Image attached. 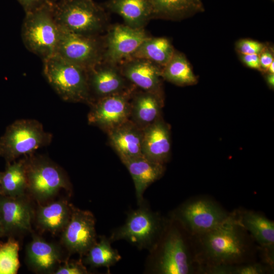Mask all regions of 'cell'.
Instances as JSON below:
<instances>
[{"label":"cell","instance_id":"22","mask_svg":"<svg viewBox=\"0 0 274 274\" xmlns=\"http://www.w3.org/2000/svg\"><path fill=\"white\" fill-rule=\"evenodd\" d=\"M26 252L28 262L38 271H51L61 261L58 248L38 236L33 237Z\"/></svg>","mask_w":274,"mask_h":274},{"label":"cell","instance_id":"33","mask_svg":"<svg viewBox=\"0 0 274 274\" xmlns=\"http://www.w3.org/2000/svg\"><path fill=\"white\" fill-rule=\"evenodd\" d=\"M55 274H86L88 271L81 260L66 261L54 272Z\"/></svg>","mask_w":274,"mask_h":274},{"label":"cell","instance_id":"7","mask_svg":"<svg viewBox=\"0 0 274 274\" xmlns=\"http://www.w3.org/2000/svg\"><path fill=\"white\" fill-rule=\"evenodd\" d=\"M104 35L86 36L61 29L55 54L86 70L103 60Z\"/></svg>","mask_w":274,"mask_h":274},{"label":"cell","instance_id":"15","mask_svg":"<svg viewBox=\"0 0 274 274\" xmlns=\"http://www.w3.org/2000/svg\"><path fill=\"white\" fill-rule=\"evenodd\" d=\"M125 79L136 88L160 94V66L144 59L130 58L118 64Z\"/></svg>","mask_w":274,"mask_h":274},{"label":"cell","instance_id":"32","mask_svg":"<svg viewBox=\"0 0 274 274\" xmlns=\"http://www.w3.org/2000/svg\"><path fill=\"white\" fill-rule=\"evenodd\" d=\"M236 49L241 54H257L265 48L264 45L256 41L243 39L236 43Z\"/></svg>","mask_w":274,"mask_h":274},{"label":"cell","instance_id":"25","mask_svg":"<svg viewBox=\"0 0 274 274\" xmlns=\"http://www.w3.org/2000/svg\"><path fill=\"white\" fill-rule=\"evenodd\" d=\"M71 206L61 200L42 206L37 212V221L44 229L55 233L62 231L71 216Z\"/></svg>","mask_w":274,"mask_h":274},{"label":"cell","instance_id":"31","mask_svg":"<svg viewBox=\"0 0 274 274\" xmlns=\"http://www.w3.org/2000/svg\"><path fill=\"white\" fill-rule=\"evenodd\" d=\"M267 271L265 266L255 263L239 266H231L229 264L214 265L210 268L209 271L215 274H262Z\"/></svg>","mask_w":274,"mask_h":274},{"label":"cell","instance_id":"10","mask_svg":"<svg viewBox=\"0 0 274 274\" xmlns=\"http://www.w3.org/2000/svg\"><path fill=\"white\" fill-rule=\"evenodd\" d=\"M150 36L145 28H134L125 24H110L104 35L105 49L102 61L120 64L131 58Z\"/></svg>","mask_w":274,"mask_h":274},{"label":"cell","instance_id":"21","mask_svg":"<svg viewBox=\"0 0 274 274\" xmlns=\"http://www.w3.org/2000/svg\"><path fill=\"white\" fill-rule=\"evenodd\" d=\"M133 181L139 203H142L143 193L146 188L162 176L163 164L151 161L140 156L122 161Z\"/></svg>","mask_w":274,"mask_h":274},{"label":"cell","instance_id":"17","mask_svg":"<svg viewBox=\"0 0 274 274\" xmlns=\"http://www.w3.org/2000/svg\"><path fill=\"white\" fill-rule=\"evenodd\" d=\"M109 142L122 161L144 156L142 153L143 129L130 120L107 132Z\"/></svg>","mask_w":274,"mask_h":274},{"label":"cell","instance_id":"8","mask_svg":"<svg viewBox=\"0 0 274 274\" xmlns=\"http://www.w3.org/2000/svg\"><path fill=\"white\" fill-rule=\"evenodd\" d=\"M135 88L93 101L87 116L88 123L107 133L129 120L131 97Z\"/></svg>","mask_w":274,"mask_h":274},{"label":"cell","instance_id":"6","mask_svg":"<svg viewBox=\"0 0 274 274\" xmlns=\"http://www.w3.org/2000/svg\"><path fill=\"white\" fill-rule=\"evenodd\" d=\"M24 158L27 190L37 199H47L61 189L68 188L69 182L63 170L49 159L33 153Z\"/></svg>","mask_w":274,"mask_h":274},{"label":"cell","instance_id":"23","mask_svg":"<svg viewBox=\"0 0 274 274\" xmlns=\"http://www.w3.org/2000/svg\"><path fill=\"white\" fill-rule=\"evenodd\" d=\"M152 19L179 20L203 10L201 0H149Z\"/></svg>","mask_w":274,"mask_h":274},{"label":"cell","instance_id":"14","mask_svg":"<svg viewBox=\"0 0 274 274\" xmlns=\"http://www.w3.org/2000/svg\"><path fill=\"white\" fill-rule=\"evenodd\" d=\"M192 270L185 243L176 230L168 234L157 263V271L163 274H188Z\"/></svg>","mask_w":274,"mask_h":274},{"label":"cell","instance_id":"38","mask_svg":"<svg viewBox=\"0 0 274 274\" xmlns=\"http://www.w3.org/2000/svg\"><path fill=\"white\" fill-rule=\"evenodd\" d=\"M267 70L270 74H273L274 73V61H273L268 66Z\"/></svg>","mask_w":274,"mask_h":274},{"label":"cell","instance_id":"36","mask_svg":"<svg viewBox=\"0 0 274 274\" xmlns=\"http://www.w3.org/2000/svg\"><path fill=\"white\" fill-rule=\"evenodd\" d=\"M261 68L267 70L269 65L273 61L272 53L265 48L259 55Z\"/></svg>","mask_w":274,"mask_h":274},{"label":"cell","instance_id":"11","mask_svg":"<svg viewBox=\"0 0 274 274\" xmlns=\"http://www.w3.org/2000/svg\"><path fill=\"white\" fill-rule=\"evenodd\" d=\"M71 206L70 220L62 230L61 241L72 253L86 254L96 242L95 218L89 211Z\"/></svg>","mask_w":274,"mask_h":274},{"label":"cell","instance_id":"30","mask_svg":"<svg viewBox=\"0 0 274 274\" xmlns=\"http://www.w3.org/2000/svg\"><path fill=\"white\" fill-rule=\"evenodd\" d=\"M19 244L13 237L0 242V274H16L20 266Z\"/></svg>","mask_w":274,"mask_h":274},{"label":"cell","instance_id":"16","mask_svg":"<svg viewBox=\"0 0 274 274\" xmlns=\"http://www.w3.org/2000/svg\"><path fill=\"white\" fill-rule=\"evenodd\" d=\"M32 210L23 196L0 195V224L4 235L31 229Z\"/></svg>","mask_w":274,"mask_h":274},{"label":"cell","instance_id":"39","mask_svg":"<svg viewBox=\"0 0 274 274\" xmlns=\"http://www.w3.org/2000/svg\"><path fill=\"white\" fill-rule=\"evenodd\" d=\"M3 172H0V195H2V180Z\"/></svg>","mask_w":274,"mask_h":274},{"label":"cell","instance_id":"9","mask_svg":"<svg viewBox=\"0 0 274 274\" xmlns=\"http://www.w3.org/2000/svg\"><path fill=\"white\" fill-rule=\"evenodd\" d=\"M179 219L191 232L202 235L227 221L231 216L211 200H191L178 211Z\"/></svg>","mask_w":274,"mask_h":274},{"label":"cell","instance_id":"18","mask_svg":"<svg viewBox=\"0 0 274 274\" xmlns=\"http://www.w3.org/2000/svg\"><path fill=\"white\" fill-rule=\"evenodd\" d=\"M170 150L169 132L159 119L143 129L142 153L148 160L163 164Z\"/></svg>","mask_w":274,"mask_h":274},{"label":"cell","instance_id":"19","mask_svg":"<svg viewBox=\"0 0 274 274\" xmlns=\"http://www.w3.org/2000/svg\"><path fill=\"white\" fill-rule=\"evenodd\" d=\"M130 119L144 129L159 119L160 94L135 88L130 100Z\"/></svg>","mask_w":274,"mask_h":274},{"label":"cell","instance_id":"34","mask_svg":"<svg viewBox=\"0 0 274 274\" xmlns=\"http://www.w3.org/2000/svg\"><path fill=\"white\" fill-rule=\"evenodd\" d=\"M25 13L30 12L53 0H17Z\"/></svg>","mask_w":274,"mask_h":274},{"label":"cell","instance_id":"1","mask_svg":"<svg viewBox=\"0 0 274 274\" xmlns=\"http://www.w3.org/2000/svg\"><path fill=\"white\" fill-rule=\"evenodd\" d=\"M53 8L61 28L73 33L100 36L110 25L105 8L92 0H53Z\"/></svg>","mask_w":274,"mask_h":274},{"label":"cell","instance_id":"5","mask_svg":"<svg viewBox=\"0 0 274 274\" xmlns=\"http://www.w3.org/2000/svg\"><path fill=\"white\" fill-rule=\"evenodd\" d=\"M241 223L231 217L227 221L201 235L207 256L217 264H230L246 252Z\"/></svg>","mask_w":274,"mask_h":274},{"label":"cell","instance_id":"20","mask_svg":"<svg viewBox=\"0 0 274 274\" xmlns=\"http://www.w3.org/2000/svg\"><path fill=\"white\" fill-rule=\"evenodd\" d=\"M104 8L120 16L124 24L134 28H145L152 19L149 0H109Z\"/></svg>","mask_w":274,"mask_h":274},{"label":"cell","instance_id":"4","mask_svg":"<svg viewBox=\"0 0 274 274\" xmlns=\"http://www.w3.org/2000/svg\"><path fill=\"white\" fill-rule=\"evenodd\" d=\"M52 139V134L45 131L39 121L17 120L7 126L0 138V156L6 162H11L21 156L30 155L38 149L49 145Z\"/></svg>","mask_w":274,"mask_h":274},{"label":"cell","instance_id":"40","mask_svg":"<svg viewBox=\"0 0 274 274\" xmlns=\"http://www.w3.org/2000/svg\"><path fill=\"white\" fill-rule=\"evenodd\" d=\"M4 236V234L2 229V228L1 227V225L0 224V237Z\"/></svg>","mask_w":274,"mask_h":274},{"label":"cell","instance_id":"2","mask_svg":"<svg viewBox=\"0 0 274 274\" xmlns=\"http://www.w3.org/2000/svg\"><path fill=\"white\" fill-rule=\"evenodd\" d=\"M53 1L25 13L21 38L25 48L43 60L56 54L61 28L54 16Z\"/></svg>","mask_w":274,"mask_h":274},{"label":"cell","instance_id":"12","mask_svg":"<svg viewBox=\"0 0 274 274\" xmlns=\"http://www.w3.org/2000/svg\"><path fill=\"white\" fill-rule=\"evenodd\" d=\"M87 75L92 102L135 87L123 76L118 64L102 61L87 70Z\"/></svg>","mask_w":274,"mask_h":274},{"label":"cell","instance_id":"37","mask_svg":"<svg viewBox=\"0 0 274 274\" xmlns=\"http://www.w3.org/2000/svg\"><path fill=\"white\" fill-rule=\"evenodd\" d=\"M267 82L269 84H270L271 86H273L274 84V76L273 74H270L268 77H267Z\"/></svg>","mask_w":274,"mask_h":274},{"label":"cell","instance_id":"24","mask_svg":"<svg viewBox=\"0 0 274 274\" xmlns=\"http://www.w3.org/2000/svg\"><path fill=\"white\" fill-rule=\"evenodd\" d=\"M175 51L168 39L150 36L142 42L131 58L144 59L162 68Z\"/></svg>","mask_w":274,"mask_h":274},{"label":"cell","instance_id":"35","mask_svg":"<svg viewBox=\"0 0 274 274\" xmlns=\"http://www.w3.org/2000/svg\"><path fill=\"white\" fill-rule=\"evenodd\" d=\"M241 59L248 67L254 69H260L259 55L241 54Z\"/></svg>","mask_w":274,"mask_h":274},{"label":"cell","instance_id":"3","mask_svg":"<svg viewBox=\"0 0 274 274\" xmlns=\"http://www.w3.org/2000/svg\"><path fill=\"white\" fill-rule=\"evenodd\" d=\"M43 60V74L47 82L64 101L90 105L87 70L57 54Z\"/></svg>","mask_w":274,"mask_h":274},{"label":"cell","instance_id":"28","mask_svg":"<svg viewBox=\"0 0 274 274\" xmlns=\"http://www.w3.org/2000/svg\"><path fill=\"white\" fill-rule=\"evenodd\" d=\"M162 78L179 85L194 84L196 79L190 63L182 53L175 51L161 69Z\"/></svg>","mask_w":274,"mask_h":274},{"label":"cell","instance_id":"27","mask_svg":"<svg viewBox=\"0 0 274 274\" xmlns=\"http://www.w3.org/2000/svg\"><path fill=\"white\" fill-rule=\"evenodd\" d=\"M26 190L24 158L6 162L5 170L3 172L2 195L22 196Z\"/></svg>","mask_w":274,"mask_h":274},{"label":"cell","instance_id":"26","mask_svg":"<svg viewBox=\"0 0 274 274\" xmlns=\"http://www.w3.org/2000/svg\"><path fill=\"white\" fill-rule=\"evenodd\" d=\"M239 223L263 247H272L274 244V223L265 216L252 211L244 213Z\"/></svg>","mask_w":274,"mask_h":274},{"label":"cell","instance_id":"29","mask_svg":"<svg viewBox=\"0 0 274 274\" xmlns=\"http://www.w3.org/2000/svg\"><path fill=\"white\" fill-rule=\"evenodd\" d=\"M85 262L92 267L105 266L109 268L121 259L117 250L111 246L107 238L103 237L96 242L86 254Z\"/></svg>","mask_w":274,"mask_h":274},{"label":"cell","instance_id":"13","mask_svg":"<svg viewBox=\"0 0 274 274\" xmlns=\"http://www.w3.org/2000/svg\"><path fill=\"white\" fill-rule=\"evenodd\" d=\"M160 223L157 215L145 208L131 212L125 223L112 236L113 239H125L140 247L151 245L158 234Z\"/></svg>","mask_w":274,"mask_h":274}]
</instances>
